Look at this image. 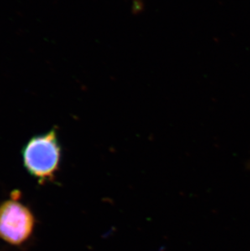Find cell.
Segmentation results:
<instances>
[{"mask_svg":"<svg viewBox=\"0 0 250 251\" xmlns=\"http://www.w3.org/2000/svg\"><path fill=\"white\" fill-rule=\"evenodd\" d=\"M25 168L39 181L51 179L59 168L61 147L56 130L34 136L22 150Z\"/></svg>","mask_w":250,"mask_h":251,"instance_id":"cell-1","label":"cell"},{"mask_svg":"<svg viewBox=\"0 0 250 251\" xmlns=\"http://www.w3.org/2000/svg\"><path fill=\"white\" fill-rule=\"evenodd\" d=\"M34 217L30 210L16 199L0 205V238L14 246L24 243L34 227Z\"/></svg>","mask_w":250,"mask_h":251,"instance_id":"cell-2","label":"cell"},{"mask_svg":"<svg viewBox=\"0 0 250 251\" xmlns=\"http://www.w3.org/2000/svg\"></svg>","mask_w":250,"mask_h":251,"instance_id":"cell-3","label":"cell"}]
</instances>
